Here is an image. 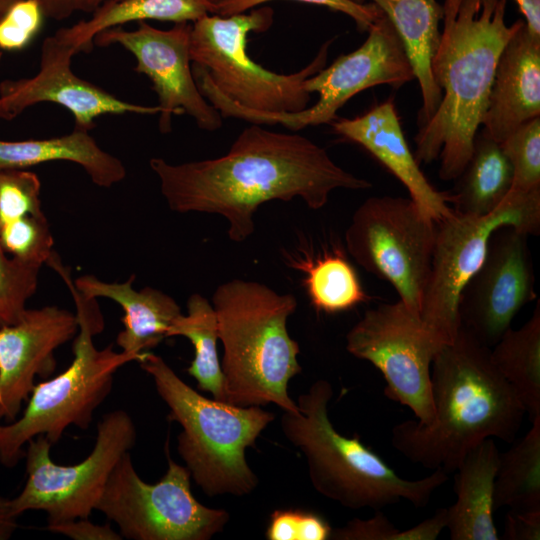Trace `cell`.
I'll return each mask as SVG.
<instances>
[{"instance_id": "11", "label": "cell", "mask_w": 540, "mask_h": 540, "mask_svg": "<svg viewBox=\"0 0 540 540\" xmlns=\"http://www.w3.org/2000/svg\"><path fill=\"white\" fill-rule=\"evenodd\" d=\"M437 221L409 197L372 196L353 213L345 246L367 272L389 282L419 315L428 280Z\"/></svg>"}, {"instance_id": "36", "label": "cell", "mask_w": 540, "mask_h": 540, "mask_svg": "<svg viewBox=\"0 0 540 540\" xmlns=\"http://www.w3.org/2000/svg\"><path fill=\"white\" fill-rule=\"evenodd\" d=\"M273 0H225L215 7V13L221 16L249 11L261 4ZM301 3L322 6L349 16L360 32H365L382 15L381 9L371 3H357L353 0H293Z\"/></svg>"}, {"instance_id": "35", "label": "cell", "mask_w": 540, "mask_h": 540, "mask_svg": "<svg viewBox=\"0 0 540 540\" xmlns=\"http://www.w3.org/2000/svg\"><path fill=\"white\" fill-rule=\"evenodd\" d=\"M332 527L320 514L301 509H277L265 532L268 540H327Z\"/></svg>"}, {"instance_id": "13", "label": "cell", "mask_w": 540, "mask_h": 540, "mask_svg": "<svg viewBox=\"0 0 540 540\" xmlns=\"http://www.w3.org/2000/svg\"><path fill=\"white\" fill-rule=\"evenodd\" d=\"M136 428L124 410L105 414L97 424L91 453L73 465H59L50 457L52 443L43 435L26 445V482L21 492L10 499L15 516L39 510L47 523L88 518L95 510L108 478L120 458L134 447Z\"/></svg>"}, {"instance_id": "41", "label": "cell", "mask_w": 540, "mask_h": 540, "mask_svg": "<svg viewBox=\"0 0 540 540\" xmlns=\"http://www.w3.org/2000/svg\"><path fill=\"white\" fill-rule=\"evenodd\" d=\"M447 524V509H438L435 514L417 525L401 531V540H435Z\"/></svg>"}, {"instance_id": "3", "label": "cell", "mask_w": 540, "mask_h": 540, "mask_svg": "<svg viewBox=\"0 0 540 540\" xmlns=\"http://www.w3.org/2000/svg\"><path fill=\"white\" fill-rule=\"evenodd\" d=\"M507 0H445L440 44L432 60L439 106L414 140L419 165L440 161L438 176L455 180L473 151L499 56L518 20L507 25Z\"/></svg>"}, {"instance_id": "6", "label": "cell", "mask_w": 540, "mask_h": 540, "mask_svg": "<svg viewBox=\"0 0 540 540\" xmlns=\"http://www.w3.org/2000/svg\"><path fill=\"white\" fill-rule=\"evenodd\" d=\"M169 408L168 418L182 428L177 450L191 477L209 497L245 496L258 485L246 461L275 415L261 406L241 407L209 399L186 384L162 357L149 351L138 361Z\"/></svg>"}, {"instance_id": "25", "label": "cell", "mask_w": 540, "mask_h": 540, "mask_svg": "<svg viewBox=\"0 0 540 540\" xmlns=\"http://www.w3.org/2000/svg\"><path fill=\"white\" fill-rule=\"evenodd\" d=\"M51 161L78 164L99 187L109 188L126 177L124 164L101 149L89 131L74 128L59 137L0 140V171L26 169Z\"/></svg>"}, {"instance_id": "7", "label": "cell", "mask_w": 540, "mask_h": 540, "mask_svg": "<svg viewBox=\"0 0 540 540\" xmlns=\"http://www.w3.org/2000/svg\"><path fill=\"white\" fill-rule=\"evenodd\" d=\"M51 267L64 279L75 302L78 331L74 358L63 372L35 384L21 416L0 423V463L7 468L24 458L25 445L39 435L54 444L70 426L87 429L95 410L109 395L116 371L139 360L132 354L116 352L113 345L101 350L95 346L93 338L104 327L95 300L80 295L59 260Z\"/></svg>"}, {"instance_id": "45", "label": "cell", "mask_w": 540, "mask_h": 540, "mask_svg": "<svg viewBox=\"0 0 540 540\" xmlns=\"http://www.w3.org/2000/svg\"><path fill=\"white\" fill-rule=\"evenodd\" d=\"M0 119L11 120L9 113L1 99H0Z\"/></svg>"}, {"instance_id": "29", "label": "cell", "mask_w": 540, "mask_h": 540, "mask_svg": "<svg viewBox=\"0 0 540 540\" xmlns=\"http://www.w3.org/2000/svg\"><path fill=\"white\" fill-rule=\"evenodd\" d=\"M492 362L510 384L531 422L540 417V302L529 320L511 327L490 348Z\"/></svg>"}, {"instance_id": "32", "label": "cell", "mask_w": 540, "mask_h": 540, "mask_svg": "<svg viewBox=\"0 0 540 540\" xmlns=\"http://www.w3.org/2000/svg\"><path fill=\"white\" fill-rule=\"evenodd\" d=\"M500 145L513 169L511 190L540 188V116L522 124Z\"/></svg>"}, {"instance_id": "5", "label": "cell", "mask_w": 540, "mask_h": 540, "mask_svg": "<svg viewBox=\"0 0 540 540\" xmlns=\"http://www.w3.org/2000/svg\"><path fill=\"white\" fill-rule=\"evenodd\" d=\"M332 396L330 382L319 379L298 396V411H284L280 420L283 435L305 456L314 489L349 509L377 511L401 500L425 507L448 472L439 468L418 480L400 477L358 434L346 437L334 428L328 414Z\"/></svg>"}, {"instance_id": "34", "label": "cell", "mask_w": 540, "mask_h": 540, "mask_svg": "<svg viewBox=\"0 0 540 540\" xmlns=\"http://www.w3.org/2000/svg\"><path fill=\"white\" fill-rule=\"evenodd\" d=\"M45 14L37 0H18L0 18V51L19 52L39 34Z\"/></svg>"}, {"instance_id": "28", "label": "cell", "mask_w": 540, "mask_h": 540, "mask_svg": "<svg viewBox=\"0 0 540 540\" xmlns=\"http://www.w3.org/2000/svg\"><path fill=\"white\" fill-rule=\"evenodd\" d=\"M292 268L303 273V285L318 313L337 314L370 300L359 276L340 248L288 257Z\"/></svg>"}, {"instance_id": "22", "label": "cell", "mask_w": 540, "mask_h": 540, "mask_svg": "<svg viewBox=\"0 0 540 540\" xmlns=\"http://www.w3.org/2000/svg\"><path fill=\"white\" fill-rule=\"evenodd\" d=\"M40 190L39 177L31 171H0V244L9 256L41 267L54 254V241Z\"/></svg>"}, {"instance_id": "1", "label": "cell", "mask_w": 540, "mask_h": 540, "mask_svg": "<svg viewBox=\"0 0 540 540\" xmlns=\"http://www.w3.org/2000/svg\"><path fill=\"white\" fill-rule=\"evenodd\" d=\"M149 165L171 210L224 217L228 237L236 243L254 233V216L266 202L300 198L318 210L334 190L372 186L337 165L309 138L257 124L244 128L220 157L181 164L155 157Z\"/></svg>"}, {"instance_id": "39", "label": "cell", "mask_w": 540, "mask_h": 540, "mask_svg": "<svg viewBox=\"0 0 540 540\" xmlns=\"http://www.w3.org/2000/svg\"><path fill=\"white\" fill-rule=\"evenodd\" d=\"M506 540H539L540 539V511L509 510L506 515Z\"/></svg>"}, {"instance_id": "15", "label": "cell", "mask_w": 540, "mask_h": 540, "mask_svg": "<svg viewBox=\"0 0 540 540\" xmlns=\"http://www.w3.org/2000/svg\"><path fill=\"white\" fill-rule=\"evenodd\" d=\"M137 24L134 30L122 26L107 29L94 38V44H117L135 57L134 70L150 79L158 98L159 131L169 133L173 116L184 113L202 130L220 129L223 117L200 92L190 65L191 24L175 23L167 30L146 21Z\"/></svg>"}, {"instance_id": "24", "label": "cell", "mask_w": 540, "mask_h": 540, "mask_svg": "<svg viewBox=\"0 0 540 540\" xmlns=\"http://www.w3.org/2000/svg\"><path fill=\"white\" fill-rule=\"evenodd\" d=\"M394 26L421 90L418 128L436 112L442 92L434 81L431 64L440 44L443 5L437 0H371Z\"/></svg>"}, {"instance_id": "9", "label": "cell", "mask_w": 540, "mask_h": 540, "mask_svg": "<svg viewBox=\"0 0 540 540\" xmlns=\"http://www.w3.org/2000/svg\"><path fill=\"white\" fill-rule=\"evenodd\" d=\"M503 226H512L527 235L539 234L540 188L527 192L510 190L499 207L483 217L453 211L437 222L419 317L439 347L457 336L462 291L482 265L492 234Z\"/></svg>"}, {"instance_id": "10", "label": "cell", "mask_w": 540, "mask_h": 540, "mask_svg": "<svg viewBox=\"0 0 540 540\" xmlns=\"http://www.w3.org/2000/svg\"><path fill=\"white\" fill-rule=\"evenodd\" d=\"M191 475L168 457V469L155 484L138 475L130 452L111 472L95 510L116 523L132 540H209L221 532L230 515L209 508L191 491Z\"/></svg>"}, {"instance_id": "43", "label": "cell", "mask_w": 540, "mask_h": 540, "mask_svg": "<svg viewBox=\"0 0 540 540\" xmlns=\"http://www.w3.org/2000/svg\"><path fill=\"white\" fill-rule=\"evenodd\" d=\"M17 526V516L12 512L10 499L0 496V540L9 539Z\"/></svg>"}, {"instance_id": "42", "label": "cell", "mask_w": 540, "mask_h": 540, "mask_svg": "<svg viewBox=\"0 0 540 540\" xmlns=\"http://www.w3.org/2000/svg\"><path fill=\"white\" fill-rule=\"evenodd\" d=\"M524 16L529 33L540 39V0H514Z\"/></svg>"}, {"instance_id": "37", "label": "cell", "mask_w": 540, "mask_h": 540, "mask_svg": "<svg viewBox=\"0 0 540 540\" xmlns=\"http://www.w3.org/2000/svg\"><path fill=\"white\" fill-rule=\"evenodd\" d=\"M333 540H401V531L377 510L369 519H352L343 527L332 529Z\"/></svg>"}, {"instance_id": "40", "label": "cell", "mask_w": 540, "mask_h": 540, "mask_svg": "<svg viewBox=\"0 0 540 540\" xmlns=\"http://www.w3.org/2000/svg\"><path fill=\"white\" fill-rule=\"evenodd\" d=\"M46 16L53 20H63L76 12L93 13L110 0H37Z\"/></svg>"}, {"instance_id": "17", "label": "cell", "mask_w": 540, "mask_h": 540, "mask_svg": "<svg viewBox=\"0 0 540 540\" xmlns=\"http://www.w3.org/2000/svg\"><path fill=\"white\" fill-rule=\"evenodd\" d=\"M78 52L55 35L42 43L39 71L32 77L0 82V99L10 119L27 108L41 103H56L69 110L74 128L90 131L95 120L106 114H158L156 106L124 101L88 82L71 69V61Z\"/></svg>"}, {"instance_id": "48", "label": "cell", "mask_w": 540, "mask_h": 540, "mask_svg": "<svg viewBox=\"0 0 540 540\" xmlns=\"http://www.w3.org/2000/svg\"><path fill=\"white\" fill-rule=\"evenodd\" d=\"M2 56H3V52L0 51V60H1Z\"/></svg>"}, {"instance_id": "14", "label": "cell", "mask_w": 540, "mask_h": 540, "mask_svg": "<svg viewBox=\"0 0 540 540\" xmlns=\"http://www.w3.org/2000/svg\"><path fill=\"white\" fill-rule=\"evenodd\" d=\"M346 349L380 371L388 399L410 408L421 423L432 421L431 365L440 347L419 315L400 300L370 308L346 334Z\"/></svg>"}, {"instance_id": "4", "label": "cell", "mask_w": 540, "mask_h": 540, "mask_svg": "<svg viewBox=\"0 0 540 540\" xmlns=\"http://www.w3.org/2000/svg\"><path fill=\"white\" fill-rule=\"evenodd\" d=\"M211 303L223 345L226 402L241 407L273 403L298 411L288 394L289 381L302 371L299 344L287 328L296 297L236 278L219 285Z\"/></svg>"}, {"instance_id": "8", "label": "cell", "mask_w": 540, "mask_h": 540, "mask_svg": "<svg viewBox=\"0 0 540 540\" xmlns=\"http://www.w3.org/2000/svg\"><path fill=\"white\" fill-rule=\"evenodd\" d=\"M270 7L221 16L206 14L191 23V62L203 68L226 97L242 107L261 112H299L310 95L303 82L326 66L333 39L325 42L314 59L291 74L270 71L247 52L248 35L268 30L273 23Z\"/></svg>"}, {"instance_id": "2", "label": "cell", "mask_w": 540, "mask_h": 540, "mask_svg": "<svg viewBox=\"0 0 540 540\" xmlns=\"http://www.w3.org/2000/svg\"><path fill=\"white\" fill-rule=\"evenodd\" d=\"M434 418L397 423L393 447L424 468L455 471L487 438L512 443L525 413L515 391L495 367L490 348L460 327L431 365Z\"/></svg>"}, {"instance_id": "19", "label": "cell", "mask_w": 540, "mask_h": 540, "mask_svg": "<svg viewBox=\"0 0 540 540\" xmlns=\"http://www.w3.org/2000/svg\"><path fill=\"white\" fill-rule=\"evenodd\" d=\"M330 125L336 134L362 146L385 166L427 216L438 222L453 212L449 192L438 191L421 171L391 99L355 118L337 117Z\"/></svg>"}, {"instance_id": "46", "label": "cell", "mask_w": 540, "mask_h": 540, "mask_svg": "<svg viewBox=\"0 0 540 540\" xmlns=\"http://www.w3.org/2000/svg\"><path fill=\"white\" fill-rule=\"evenodd\" d=\"M207 1H209L211 4H213L216 7L218 4L222 3L225 0H207Z\"/></svg>"}, {"instance_id": "26", "label": "cell", "mask_w": 540, "mask_h": 540, "mask_svg": "<svg viewBox=\"0 0 540 540\" xmlns=\"http://www.w3.org/2000/svg\"><path fill=\"white\" fill-rule=\"evenodd\" d=\"M450 205L454 212L483 217L494 212L509 194L513 169L500 143L478 131L465 168L454 180Z\"/></svg>"}, {"instance_id": "38", "label": "cell", "mask_w": 540, "mask_h": 540, "mask_svg": "<svg viewBox=\"0 0 540 540\" xmlns=\"http://www.w3.org/2000/svg\"><path fill=\"white\" fill-rule=\"evenodd\" d=\"M46 529L62 534L73 540H121L120 533L115 532L109 524L98 525L88 518H77L59 523L47 524Z\"/></svg>"}, {"instance_id": "18", "label": "cell", "mask_w": 540, "mask_h": 540, "mask_svg": "<svg viewBox=\"0 0 540 540\" xmlns=\"http://www.w3.org/2000/svg\"><path fill=\"white\" fill-rule=\"evenodd\" d=\"M77 331L76 314L57 306L26 309L16 323L0 327V421L19 416L35 378L55 371V350Z\"/></svg>"}, {"instance_id": "30", "label": "cell", "mask_w": 540, "mask_h": 540, "mask_svg": "<svg viewBox=\"0 0 540 540\" xmlns=\"http://www.w3.org/2000/svg\"><path fill=\"white\" fill-rule=\"evenodd\" d=\"M183 336L194 347V358L187 368L200 391L226 402L224 379L218 356V324L212 303L199 293L187 300V313H181L169 327L167 337Z\"/></svg>"}, {"instance_id": "31", "label": "cell", "mask_w": 540, "mask_h": 540, "mask_svg": "<svg viewBox=\"0 0 540 540\" xmlns=\"http://www.w3.org/2000/svg\"><path fill=\"white\" fill-rule=\"evenodd\" d=\"M494 510L540 511V417L521 440L500 453L494 482Z\"/></svg>"}, {"instance_id": "47", "label": "cell", "mask_w": 540, "mask_h": 540, "mask_svg": "<svg viewBox=\"0 0 540 540\" xmlns=\"http://www.w3.org/2000/svg\"><path fill=\"white\" fill-rule=\"evenodd\" d=\"M353 1H355L357 3H365V0H353Z\"/></svg>"}, {"instance_id": "33", "label": "cell", "mask_w": 540, "mask_h": 540, "mask_svg": "<svg viewBox=\"0 0 540 540\" xmlns=\"http://www.w3.org/2000/svg\"><path fill=\"white\" fill-rule=\"evenodd\" d=\"M40 268L9 256L0 244V327L21 318L37 289Z\"/></svg>"}, {"instance_id": "12", "label": "cell", "mask_w": 540, "mask_h": 540, "mask_svg": "<svg viewBox=\"0 0 540 540\" xmlns=\"http://www.w3.org/2000/svg\"><path fill=\"white\" fill-rule=\"evenodd\" d=\"M367 32L366 40L356 50L340 55L331 65L304 80L303 89L319 95L309 108L299 112H261L242 107L221 92H215L211 102L223 118L281 125L292 132L330 124L356 94L379 85L397 89L415 79L401 40L384 13Z\"/></svg>"}, {"instance_id": "20", "label": "cell", "mask_w": 540, "mask_h": 540, "mask_svg": "<svg viewBox=\"0 0 540 540\" xmlns=\"http://www.w3.org/2000/svg\"><path fill=\"white\" fill-rule=\"evenodd\" d=\"M540 116V39L524 19L503 48L494 73L483 130L501 143L525 122Z\"/></svg>"}, {"instance_id": "23", "label": "cell", "mask_w": 540, "mask_h": 540, "mask_svg": "<svg viewBox=\"0 0 540 540\" xmlns=\"http://www.w3.org/2000/svg\"><path fill=\"white\" fill-rule=\"evenodd\" d=\"M500 452L493 438L470 450L454 478L456 502L447 509V524L452 540H498L493 520L494 482Z\"/></svg>"}, {"instance_id": "27", "label": "cell", "mask_w": 540, "mask_h": 540, "mask_svg": "<svg viewBox=\"0 0 540 540\" xmlns=\"http://www.w3.org/2000/svg\"><path fill=\"white\" fill-rule=\"evenodd\" d=\"M210 13H215V6L207 0H110L91 13L90 18L61 28L54 35L78 53L89 52L94 38L110 28L147 20L193 23Z\"/></svg>"}, {"instance_id": "21", "label": "cell", "mask_w": 540, "mask_h": 540, "mask_svg": "<svg viewBox=\"0 0 540 540\" xmlns=\"http://www.w3.org/2000/svg\"><path fill=\"white\" fill-rule=\"evenodd\" d=\"M135 276L126 282H104L94 275L80 276L73 282L85 299L108 298L123 309V330L116 338L121 351L136 356L140 361L144 353L156 347L167 337L172 322L182 312L177 302L168 294L145 287L133 288Z\"/></svg>"}, {"instance_id": "44", "label": "cell", "mask_w": 540, "mask_h": 540, "mask_svg": "<svg viewBox=\"0 0 540 540\" xmlns=\"http://www.w3.org/2000/svg\"><path fill=\"white\" fill-rule=\"evenodd\" d=\"M18 0H0V18L7 11V9Z\"/></svg>"}, {"instance_id": "16", "label": "cell", "mask_w": 540, "mask_h": 540, "mask_svg": "<svg viewBox=\"0 0 540 540\" xmlns=\"http://www.w3.org/2000/svg\"><path fill=\"white\" fill-rule=\"evenodd\" d=\"M528 236L512 226L497 229L482 265L462 291L461 327L489 348L511 327L516 314L537 298Z\"/></svg>"}]
</instances>
